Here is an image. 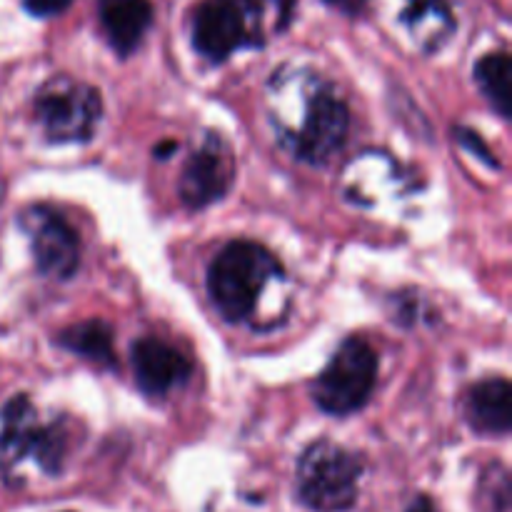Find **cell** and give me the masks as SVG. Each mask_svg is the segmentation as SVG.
Returning a JSON list of instances; mask_svg holds the SVG:
<instances>
[{
  "label": "cell",
  "instance_id": "cell-1",
  "mask_svg": "<svg viewBox=\"0 0 512 512\" xmlns=\"http://www.w3.org/2000/svg\"><path fill=\"white\" fill-rule=\"evenodd\" d=\"M268 103L270 123L295 158L323 165L343 148L350 128L348 105L318 73L280 70L270 80Z\"/></svg>",
  "mask_w": 512,
  "mask_h": 512
},
{
  "label": "cell",
  "instance_id": "cell-2",
  "mask_svg": "<svg viewBox=\"0 0 512 512\" xmlns=\"http://www.w3.org/2000/svg\"><path fill=\"white\" fill-rule=\"evenodd\" d=\"M290 0H205L193 18V43L200 55L213 63L240 48L263 45L268 38V20L285 25Z\"/></svg>",
  "mask_w": 512,
  "mask_h": 512
},
{
  "label": "cell",
  "instance_id": "cell-3",
  "mask_svg": "<svg viewBox=\"0 0 512 512\" xmlns=\"http://www.w3.org/2000/svg\"><path fill=\"white\" fill-rule=\"evenodd\" d=\"M283 278V268L270 250L250 240L225 245L208 270V293L218 313L230 323L253 315L265 290Z\"/></svg>",
  "mask_w": 512,
  "mask_h": 512
},
{
  "label": "cell",
  "instance_id": "cell-4",
  "mask_svg": "<svg viewBox=\"0 0 512 512\" xmlns=\"http://www.w3.org/2000/svg\"><path fill=\"white\" fill-rule=\"evenodd\" d=\"M363 460L350 450L320 440L303 453L295 473V490L305 508L315 512H343L358 500Z\"/></svg>",
  "mask_w": 512,
  "mask_h": 512
},
{
  "label": "cell",
  "instance_id": "cell-5",
  "mask_svg": "<svg viewBox=\"0 0 512 512\" xmlns=\"http://www.w3.org/2000/svg\"><path fill=\"white\" fill-rule=\"evenodd\" d=\"M68 453V430L63 423H40L33 403L25 395H15L3 408L0 430V460L5 470L23 463H35L43 473L58 475Z\"/></svg>",
  "mask_w": 512,
  "mask_h": 512
},
{
  "label": "cell",
  "instance_id": "cell-6",
  "mask_svg": "<svg viewBox=\"0 0 512 512\" xmlns=\"http://www.w3.org/2000/svg\"><path fill=\"white\" fill-rule=\"evenodd\" d=\"M378 380V355L365 340L348 338L313 385V400L328 415H353L370 400Z\"/></svg>",
  "mask_w": 512,
  "mask_h": 512
},
{
  "label": "cell",
  "instance_id": "cell-7",
  "mask_svg": "<svg viewBox=\"0 0 512 512\" xmlns=\"http://www.w3.org/2000/svg\"><path fill=\"white\" fill-rule=\"evenodd\" d=\"M100 115L98 90L70 75L50 78L35 95V120L53 143H83L95 133Z\"/></svg>",
  "mask_w": 512,
  "mask_h": 512
},
{
  "label": "cell",
  "instance_id": "cell-8",
  "mask_svg": "<svg viewBox=\"0 0 512 512\" xmlns=\"http://www.w3.org/2000/svg\"><path fill=\"white\" fill-rule=\"evenodd\" d=\"M20 228L30 238L40 273L55 280L73 278L80 265V238L63 215L45 205H33L20 215Z\"/></svg>",
  "mask_w": 512,
  "mask_h": 512
},
{
  "label": "cell",
  "instance_id": "cell-9",
  "mask_svg": "<svg viewBox=\"0 0 512 512\" xmlns=\"http://www.w3.org/2000/svg\"><path fill=\"white\" fill-rule=\"evenodd\" d=\"M233 153L218 135H208L198 150L188 158L180 173V198L188 208H205L223 198L233 185Z\"/></svg>",
  "mask_w": 512,
  "mask_h": 512
},
{
  "label": "cell",
  "instance_id": "cell-10",
  "mask_svg": "<svg viewBox=\"0 0 512 512\" xmlns=\"http://www.w3.org/2000/svg\"><path fill=\"white\" fill-rule=\"evenodd\" d=\"M135 383L148 395H165L190 378V360L158 338H140L130 350Z\"/></svg>",
  "mask_w": 512,
  "mask_h": 512
},
{
  "label": "cell",
  "instance_id": "cell-11",
  "mask_svg": "<svg viewBox=\"0 0 512 512\" xmlns=\"http://www.w3.org/2000/svg\"><path fill=\"white\" fill-rule=\"evenodd\" d=\"M100 23L120 55L133 53L153 23L150 0H100Z\"/></svg>",
  "mask_w": 512,
  "mask_h": 512
},
{
  "label": "cell",
  "instance_id": "cell-12",
  "mask_svg": "<svg viewBox=\"0 0 512 512\" xmlns=\"http://www.w3.org/2000/svg\"><path fill=\"white\" fill-rule=\"evenodd\" d=\"M465 418L483 435L510 433V383L490 378L478 383L465 395Z\"/></svg>",
  "mask_w": 512,
  "mask_h": 512
},
{
  "label": "cell",
  "instance_id": "cell-13",
  "mask_svg": "<svg viewBox=\"0 0 512 512\" xmlns=\"http://www.w3.org/2000/svg\"><path fill=\"white\" fill-rule=\"evenodd\" d=\"M58 345L98 368H115L113 330L103 320H85L73 328H65L58 335Z\"/></svg>",
  "mask_w": 512,
  "mask_h": 512
},
{
  "label": "cell",
  "instance_id": "cell-14",
  "mask_svg": "<svg viewBox=\"0 0 512 512\" xmlns=\"http://www.w3.org/2000/svg\"><path fill=\"white\" fill-rule=\"evenodd\" d=\"M405 23L420 48L428 53H435L453 33V18L443 0H410V8L405 10Z\"/></svg>",
  "mask_w": 512,
  "mask_h": 512
},
{
  "label": "cell",
  "instance_id": "cell-15",
  "mask_svg": "<svg viewBox=\"0 0 512 512\" xmlns=\"http://www.w3.org/2000/svg\"><path fill=\"white\" fill-rule=\"evenodd\" d=\"M510 75H512V60L508 53H488L485 58L478 60L475 65V80L478 88L483 90L485 98L490 100L498 115L508 118L510 115Z\"/></svg>",
  "mask_w": 512,
  "mask_h": 512
},
{
  "label": "cell",
  "instance_id": "cell-16",
  "mask_svg": "<svg viewBox=\"0 0 512 512\" xmlns=\"http://www.w3.org/2000/svg\"><path fill=\"white\" fill-rule=\"evenodd\" d=\"M23 5L28 13L38 15V18H50V15L63 13L70 0H23Z\"/></svg>",
  "mask_w": 512,
  "mask_h": 512
},
{
  "label": "cell",
  "instance_id": "cell-17",
  "mask_svg": "<svg viewBox=\"0 0 512 512\" xmlns=\"http://www.w3.org/2000/svg\"><path fill=\"white\" fill-rule=\"evenodd\" d=\"M328 3H333L335 8L345 10V13H358V10L363 8L365 0H328Z\"/></svg>",
  "mask_w": 512,
  "mask_h": 512
},
{
  "label": "cell",
  "instance_id": "cell-18",
  "mask_svg": "<svg viewBox=\"0 0 512 512\" xmlns=\"http://www.w3.org/2000/svg\"><path fill=\"white\" fill-rule=\"evenodd\" d=\"M408 512H438V510H435V505L430 503L428 498H418L413 505H410Z\"/></svg>",
  "mask_w": 512,
  "mask_h": 512
},
{
  "label": "cell",
  "instance_id": "cell-19",
  "mask_svg": "<svg viewBox=\"0 0 512 512\" xmlns=\"http://www.w3.org/2000/svg\"><path fill=\"white\" fill-rule=\"evenodd\" d=\"M175 148H178V145H175L173 140H168V143H163L155 150V155H158V158H168V153H175Z\"/></svg>",
  "mask_w": 512,
  "mask_h": 512
}]
</instances>
